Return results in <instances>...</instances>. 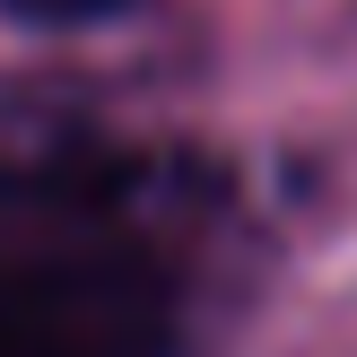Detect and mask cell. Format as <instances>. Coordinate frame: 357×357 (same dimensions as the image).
Segmentation results:
<instances>
[{
    "instance_id": "cell-2",
    "label": "cell",
    "mask_w": 357,
    "mask_h": 357,
    "mask_svg": "<svg viewBox=\"0 0 357 357\" xmlns=\"http://www.w3.org/2000/svg\"><path fill=\"white\" fill-rule=\"evenodd\" d=\"M17 26H105V17H131L139 0H0Z\"/></svg>"
},
{
    "instance_id": "cell-1",
    "label": "cell",
    "mask_w": 357,
    "mask_h": 357,
    "mask_svg": "<svg viewBox=\"0 0 357 357\" xmlns=\"http://www.w3.org/2000/svg\"><path fill=\"white\" fill-rule=\"evenodd\" d=\"M0 357H174V288L122 236L0 253Z\"/></svg>"
}]
</instances>
